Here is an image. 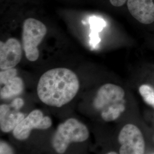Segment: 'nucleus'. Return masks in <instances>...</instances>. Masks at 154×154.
Masks as SVG:
<instances>
[{
	"label": "nucleus",
	"mask_w": 154,
	"mask_h": 154,
	"mask_svg": "<svg viewBox=\"0 0 154 154\" xmlns=\"http://www.w3.org/2000/svg\"><path fill=\"white\" fill-rule=\"evenodd\" d=\"M75 73L67 68L51 69L41 77L37 85L39 99L44 104L61 107L69 103L79 89Z\"/></svg>",
	"instance_id": "obj_1"
},
{
	"label": "nucleus",
	"mask_w": 154,
	"mask_h": 154,
	"mask_svg": "<svg viewBox=\"0 0 154 154\" xmlns=\"http://www.w3.org/2000/svg\"><path fill=\"white\" fill-rule=\"evenodd\" d=\"M125 95L121 87L114 84H105L97 91L94 99V107L100 112L103 121H116L126 109Z\"/></svg>",
	"instance_id": "obj_2"
},
{
	"label": "nucleus",
	"mask_w": 154,
	"mask_h": 154,
	"mask_svg": "<svg viewBox=\"0 0 154 154\" xmlns=\"http://www.w3.org/2000/svg\"><path fill=\"white\" fill-rule=\"evenodd\" d=\"M90 135L87 126L75 118L67 119L61 123L54 132L51 144L57 153L64 154L73 143H82Z\"/></svg>",
	"instance_id": "obj_3"
},
{
	"label": "nucleus",
	"mask_w": 154,
	"mask_h": 154,
	"mask_svg": "<svg viewBox=\"0 0 154 154\" xmlns=\"http://www.w3.org/2000/svg\"><path fill=\"white\" fill-rule=\"evenodd\" d=\"M47 33V28L42 22L30 18L23 22L22 41L25 55L29 61L34 62L38 58V46Z\"/></svg>",
	"instance_id": "obj_4"
},
{
	"label": "nucleus",
	"mask_w": 154,
	"mask_h": 154,
	"mask_svg": "<svg viewBox=\"0 0 154 154\" xmlns=\"http://www.w3.org/2000/svg\"><path fill=\"white\" fill-rule=\"evenodd\" d=\"M119 154H144L145 142L138 127L127 124L122 128L118 136Z\"/></svg>",
	"instance_id": "obj_5"
},
{
	"label": "nucleus",
	"mask_w": 154,
	"mask_h": 154,
	"mask_svg": "<svg viewBox=\"0 0 154 154\" xmlns=\"http://www.w3.org/2000/svg\"><path fill=\"white\" fill-rule=\"evenodd\" d=\"M52 125V120L48 116H45L41 110L35 109L13 131L14 137L19 140L27 139L34 129L46 130Z\"/></svg>",
	"instance_id": "obj_6"
},
{
	"label": "nucleus",
	"mask_w": 154,
	"mask_h": 154,
	"mask_svg": "<svg viewBox=\"0 0 154 154\" xmlns=\"http://www.w3.org/2000/svg\"><path fill=\"white\" fill-rule=\"evenodd\" d=\"M22 48L19 41L14 38L0 42V69L5 70L14 68L22 58Z\"/></svg>",
	"instance_id": "obj_7"
},
{
	"label": "nucleus",
	"mask_w": 154,
	"mask_h": 154,
	"mask_svg": "<svg viewBox=\"0 0 154 154\" xmlns=\"http://www.w3.org/2000/svg\"><path fill=\"white\" fill-rule=\"evenodd\" d=\"M127 7L132 16L143 24L154 21L153 0H127Z\"/></svg>",
	"instance_id": "obj_8"
},
{
	"label": "nucleus",
	"mask_w": 154,
	"mask_h": 154,
	"mask_svg": "<svg viewBox=\"0 0 154 154\" xmlns=\"http://www.w3.org/2000/svg\"><path fill=\"white\" fill-rule=\"evenodd\" d=\"M23 113L13 109L10 105L0 106V128L2 132L13 131L25 118Z\"/></svg>",
	"instance_id": "obj_9"
},
{
	"label": "nucleus",
	"mask_w": 154,
	"mask_h": 154,
	"mask_svg": "<svg viewBox=\"0 0 154 154\" xmlns=\"http://www.w3.org/2000/svg\"><path fill=\"white\" fill-rule=\"evenodd\" d=\"M24 84L20 77H13L1 85L0 96L2 99H9L22 93Z\"/></svg>",
	"instance_id": "obj_10"
},
{
	"label": "nucleus",
	"mask_w": 154,
	"mask_h": 154,
	"mask_svg": "<svg viewBox=\"0 0 154 154\" xmlns=\"http://www.w3.org/2000/svg\"><path fill=\"white\" fill-rule=\"evenodd\" d=\"M88 22L91 30V32L89 35V44L91 49L93 50L97 47L100 41L99 32L103 29L107 23L103 18L95 16L90 17Z\"/></svg>",
	"instance_id": "obj_11"
},
{
	"label": "nucleus",
	"mask_w": 154,
	"mask_h": 154,
	"mask_svg": "<svg viewBox=\"0 0 154 154\" xmlns=\"http://www.w3.org/2000/svg\"><path fill=\"white\" fill-rule=\"evenodd\" d=\"M139 91L145 102L154 108V88L148 85H143L140 86Z\"/></svg>",
	"instance_id": "obj_12"
},
{
	"label": "nucleus",
	"mask_w": 154,
	"mask_h": 154,
	"mask_svg": "<svg viewBox=\"0 0 154 154\" xmlns=\"http://www.w3.org/2000/svg\"><path fill=\"white\" fill-rule=\"evenodd\" d=\"M17 76V70L14 67L0 72V83L1 86L13 77Z\"/></svg>",
	"instance_id": "obj_13"
},
{
	"label": "nucleus",
	"mask_w": 154,
	"mask_h": 154,
	"mask_svg": "<svg viewBox=\"0 0 154 154\" xmlns=\"http://www.w3.org/2000/svg\"><path fill=\"white\" fill-rule=\"evenodd\" d=\"M0 154H14V152L8 143L1 140L0 143Z\"/></svg>",
	"instance_id": "obj_14"
},
{
	"label": "nucleus",
	"mask_w": 154,
	"mask_h": 154,
	"mask_svg": "<svg viewBox=\"0 0 154 154\" xmlns=\"http://www.w3.org/2000/svg\"><path fill=\"white\" fill-rule=\"evenodd\" d=\"M13 109L17 110H19L21 109L22 106L24 105V100L20 98H17L13 99L10 104Z\"/></svg>",
	"instance_id": "obj_15"
},
{
	"label": "nucleus",
	"mask_w": 154,
	"mask_h": 154,
	"mask_svg": "<svg viewBox=\"0 0 154 154\" xmlns=\"http://www.w3.org/2000/svg\"><path fill=\"white\" fill-rule=\"evenodd\" d=\"M127 0H110L111 4L114 6L119 7L123 5Z\"/></svg>",
	"instance_id": "obj_16"
},
{
	"label": "nucleus",
	"mask_w": 154,
	"mask_h": 154,
	"mask_svg": "<svg viewBox=\"0 0 154 154\" xmlns=\"http://www.w3.org/2000/svg\"><path fill=\"white\" fill-rule=\"evenodd\" d=\"M106 154H118L116 152H114V151H111V152H108V153H107Z\"/></svg>",
	"instance_id": "obj_17"
}]
</instances>
